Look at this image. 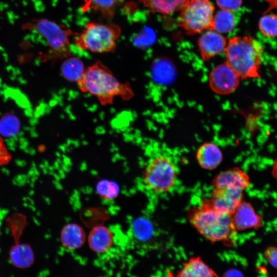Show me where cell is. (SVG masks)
<instances>
[{
    "instance_id": "22",
    "label": "cell",
    "mask_w": 277,
    "mask_h": 277,
    "mask_svg": "<svg viewBox=\"0 0 277 277\" xmlns=\"http://www.w3.org/2000/svg\"><path fill=\"white\" fill-rule=\"evenodd\" d=\"M21 123L16 115L8 113L0 118V135L5 137L15 136L19 131Z\"/></svg>"
},
{
    "instance_id": "7",
    "label": "cell",
    "mask_w": 277,
    "mask_h": 277,
    "mask_svg": "<svg viewBox=\"0 0 277 277\" xmlns=\"http://www.w3.org/2000/svg\"><path fill=\"white\" fill-rule=\"evenodd\" d=\"M177 177V169L172 161L167 156L159 155L148 162L144 170L143 181L149 190L161 194L172 189Z\"/></svg>"
},
{
    "instance_id": "19",
    "label": "cell",
    "mask_w": 277,
    "mask_h": 277,
    "mask_svg": "<svg viewBox=\"0 0 277 277\" xmlns=\"http://www.w3.org/2000/svg\"><path fill=\"white\" fill-rule=\"evenodd\" d=\"M85 70L81 60L71 56L66 58L61 68L62 74L65 78L69 82L76 83L82 77Z\"/></svg>"
},
{
    "instance_id": "18",
    "label": "cell",
    "mask_w": 277,
    "mask_h": 277,
    "mask_svg": "<svg viewBox=\"0 0 277 277\" xmlns=\"http://www.w3.org/2000/svg\"><path fill=\"white\" fill-rule=\"evenodd\" d=\"M9 258L13 265L24 269L30 267L34 259L31 247L28 244H20L18 242L12 247Z\"/></svg>"
},
{
    "instance_id": "20",
    "label": "cell",
    "mask_w": 277,
    "mask_h": 277,
    "mask_svg": "<svg viewBox=\"0 0 277 277\" xmlns=\"http://www.w3.org/2000/svg\"><path fill=\"white\" fill-rule=\"evenodd\" d=\"M153 12L170 14L181 8L186 0H141Z\"/></svg>"
},
{
    "instance_id": "4",
    "label": "cell",
    "mask_w": 277,
    "mask_h": 277,
    "mask_svg": "<svg viewBox=\"0 0 277 277\" xmlns=\"http://www.w3.org/2000/svg\"><path fill=\"white\" fill-rule=\"evenodd\" d=\"M121 34L118 25L88 22L85 28L74 36L73 42L80 49L93 53L113 52Z\"/></svg>"
},
{
    "instance_id": "14",
    "label": "cell",
    "mask_w": 277,
    "mask_h": 277,
    "mask_svg": "<svg viewBox=\"0 0 277 277\" xmlns=\"http://www.w3.org/2000/svg\"><path fill=\"white\" fill-rule=\"evenodd\" d=\"M88 241L89 247L93 251L102 254L111 249L113 243V237L107 227L97 226L91 230Z\"/></svg>"
},
{
    "instance_id": "13",
    "label": "cell",
    "mask_w": 277,
    "mask_h": 277,
    "mask_svg": "<svg viewBox=\"0 0 277 277\" xmlns=\"http://www.w3.org/2000/svg\"><path fill=\"white\" fill-rule=\"evenodd\" d=\"M196 160L199 165L206 170L217 168L223 160V154L220 148L214 143H205L197 149Z\"/></svg>"
},
{
    "instance_id": "12",
    "label": "cell",
    "mask_w": 277,
    "mask_h": 277,
    "mask_svg": "<svg viewBox=\"0 0 277 277\" xmlns=\"http://www.w3.org/2000/svg\"><path fill=\"white\" fill-rule=\"evenodd\" d=\"M231 216L236 231L256 228L261 225V218L252 205L244 201L240 203Z\"/></svg>"
},
{
    "instance_id": "15",
    "label": "cell",
    "mask_w": 277,
    "mask_h": 277,
    "mask_svg": "<svg viewBox=\"0 0 277 277\" xmlns=\"http://www.w3.org/2000/svg\"><path fill=\"white\" fill-rule=\"evenodd\" d=\"M176 277H219L216 273L199 256L190 258L177 272Z\"/></svg>"
},
{
    "instance_id": "10",
    "label": "cell",
    "mask_w": 277,
    "mask_h": 277,
    "mask_svg": "<svg viewBox=\"0 0 277 277\" xmlns=\"http://www.w3.org/2000/svg\"><path fill=\"white\" fill-rule=\"evenodd\" d=\"M226 38L214 30H208L198 39V47L202 59L207 62L224 52L227 44Z\"/></svg>"
},
{
    "instance_id": "28",
    "label": "cell",
    "mask_w": 277,
    "mask_h": 277,
    "mask_svg": "<svg viewBox=\"0 0 277 277\" xmlns=\"http://www.w3.org/2000/svg\"><path fill=\"white\" fill-rule=\"evenodd\" d=\"M10 155L0 137V164H6L10 160Z\"/></svg>"
},
{
    "instance_id": "25",
    "label": "cell",
    "mask_w": 277,
    "mask_h": 277,
    "mask_svg": "<svg viewBox=\"0 0 277 277\" xmlns=\"http://www.w3.org/2000/svg\"><path fill=\"white\" fill-rule=\"evenodd\" d=\"M117 191L114 185L106 182H102L98 186V192L106 198L113 197L117 193Z\"/></svg>"
},
{
    "instance_id": "3",
    "label": "cell",
    "mask_w": 277,
    "mask_h": 277,
    "mask_svg": "<svg viewBox=\"0 0 277 277\" xmlns=\"http://www.w3.org/2000/svg\"><path fill=\"white\" fill-rule=\"evenodd\" d=\"M189 220L202 235L212 242H228L236 233L231 216L216 210L207 201L192 209Z\"/></svg>"
},
{
    "instance_id": "27",
    "label": "cell",
    "mask_w": 277,
    "mask_h": 277,
    "mask_svg": "<svg viewBox=\"0 0 277 277\" xmlns=\"http://www.w3.org/2000/svg\"><path fill=\"white\" fill-rule=\"evenodd\" d=\"M264 255L271 265L277 268V247H268L265 251Z\"/></svg>"
},
{
    "instance_id": "6",
    "label": "cell",
    "mask_w": 277,
    "mask_h": 277,
    "mask_svg": "<svg viewBox=\"0 0 277 277\" xmlns=\"http://www.w3.org/2000/svg\"><path fill=\"white\" fill-rule=\"evenodd\" d=\"M214 10L209 0H186L181 8L178 25L189 35L213 30Z\"/></svg>"
},
{
    "instance_id": "17",
    "label": "cell",
    "mask_w": 277,
    "mask_h": 277,
    "mask_svg": "<svg viewBox=\"0 0 277 277\" xmlns=\"http://www.w3.org/2000/svg\"><path fill=\"white\" fill-rule=\"evenodd\" d=\"M85 240L84 230L76 224H68L62 230L61 243L67 249L74 250L81 248L84 245Z\"/></svg>"
},
{
    "instance_id": "11",
    "label": "cell",
    "mask_w": 277,
    "mask_h": 277,
    "mask_svg": "<svg viewBox=\"0 0 277 277\" xmlns=\"http://www.w3.org/2000/svg\"><path fill=\"white\" fill-rule=\"evenodd\" d=\"M214 189H231L244 191L250 185L249 176L239 168H233L219 173L213 180Z\"/></svg>"
},
{
    "instance_id": "23",
    "label": "cell",
    "mask_w": 277,
    "mask_h": 277,
    "mask_svg": "<svg viewBox=\"0 0 277 277\" xmlns=\"http://www.w3.org/2000/svg\"><path fill=\"white\" fill-rule=\"evenodd\" d=\"M131 229L133 237L142 243L149 241L152 236L151 226L144 219L136 220L132 224Z\"/></svg>"
},
{
    "instance_id": "9",
    "label": "cell",
    "mask_w": 277,
    "mask_h": 277,
    "mask_svg": "<svg viewBox=\"0 0 277 277\" xmlns=\"http://www.w3.org/2000/svg\"><path fill=\"white\" fill-rule=\"evenodd\" d=\"M243 191L236 189H214L208 201L210 205L216 210L231 215L243 201Z\"/></svg>"
},
{
    "instance_id": "8",
    "label": "cell",
    "mask_w": 277,
    "mask_h": 277,
    "mask_svg": "<svg viewBox=\"0 0 277 277\" xmlns=\"http://www.w3.org/2000/svg\"><path fill=\"white\" fill-rule=\"evenodd\" d=\"M240 77L226 63L218 65L211 71L209 84L211 90L220 95L233 93L238 87Z\"/></svg>"
},
{
    "instance_id": "5",
    "label": "cell",
    "mask_w": 277,
    "mask_h": 277,
    "mask_svg": "<svg viewBox=\"0 0 277 277\" xmlns=\"http://www.w3.org/2000/svg\"><path fill=\"white\" fill-rule=\"evenodd\" d=\"M29 26L30 29L37 31L46 41L49 47V57L58 60L71 56L70 37L77 33L54 21L43 18L33 21Z\"/></svg>"
},
{
    "instance_id": "1",
    "label": "cell",
    "mask_w": 277,
    "mask_h": 277,
    "mask_svg": "<svg viewBox=\"0 0 277 277\" xmlns=\"http://www.w3.org/2000/svg\"><path fill=\"white\" fill-rule=\"evenodd\" d=\"M77 83L81 91L95 96L102 105L112 104L117 96L128 100L134 95L129 84L120 82L100 61L87 68Z\"/></svg>"
},
{
    "instance_id": "29",
    "label": "cell",
    "mask_w": 277,
    "mask_h": 277,
    "mask_svg": "<svg viewBox=\"0 0 277 277\" xmlns=\"http://www.w3.org/2000/svg\"><path fill=\"white\" fill-rule=\"evenodd\" d=\"M225 277H243V275L237 270H232L228 272Z\"/></svg>"
},
{
    "instance_id": "26",
    "label": "cell",
    "mask_w": 277,
    "mask_h": 277,
    "mask_svg": "<svg viewBox=\"0 0 277 277\" xmlns=\"http://www.w3.org/2000/svg\"><path fill=\"white\" fill-rule=\"evenodd\" d=\"M219 7L223 10L233 11L242 5L243 0H216Z\"/></svg>"
},
{
    "instance_id": "30",
    "label": "cell",
    "mask_w": 277,
    "mask_h": 277,
    "mask_svg": "<svg viewBox=\"0 0 277 277\" xmlns=\"http://www.w3.org/2000/svg\"><path fill=\"white\" fill-rule=\"evenodd\" d=\"M272 172L274 177L277 180V159L273 165Z\"/></svg>"
},
{
    "instance_id": "21",
    "label": "cell",
    "mask_w": 277,
    "mask_h": 277,
    "mask_svg": "<svg viewBox=\"0 0 277 277\" xmlns=\"http://www.w3.org/2000/svg\"><path fill=\"white\" fill-rule=\"evenodd\" d=\"M236 23L232 11L221 10L213 17V30L220 33H228L233 30Z\"/></svg>"
},
{
    "instance_id": "2",
    "label": "cell",
    "mask_w": 277,
    "mask_h": 277,
    "mask_svg": "<svg viewBox=\"0 0 277 277\" xmlns=\"http://www.w3.org/2000/svg\"><path fill=\"white\" fill-rule=\"evenodd\" d=\"M262 45L250 35L230 38L224 51L226 63L243 80L260 78Z\"/></svg>"
},
{
    "instance_id": "24",
    "label": "cell",
    "mask_w": 277,
    "mask_h": 277,
    "mask_svg": "<svg viewBox=\"0 0 277 277\" xmlns=\"http://www.w3.org/2000/svg\"><path fill=\"white\" fill-rule=\"evenodd\" d=\"M259 28L261 33L266 36H277V14L270 13L263 15L259 21Z\"/></svg>"
},
{
    "instance_id": "16",
    "label": "cell",
    "mask_w": 277,
    "mask_h": 277,
    "mask_svg": "<svg viewBox=\"0 0 277 277\" xmlns=\"http://www.w3.org/2000/svg\"><path fill=\"white\" fill-rule=\"evenodd\" d=\"M120 4L121 0H83L81 9L83 12H98L109 23Z\"/></svg>"
}]
</instances>
